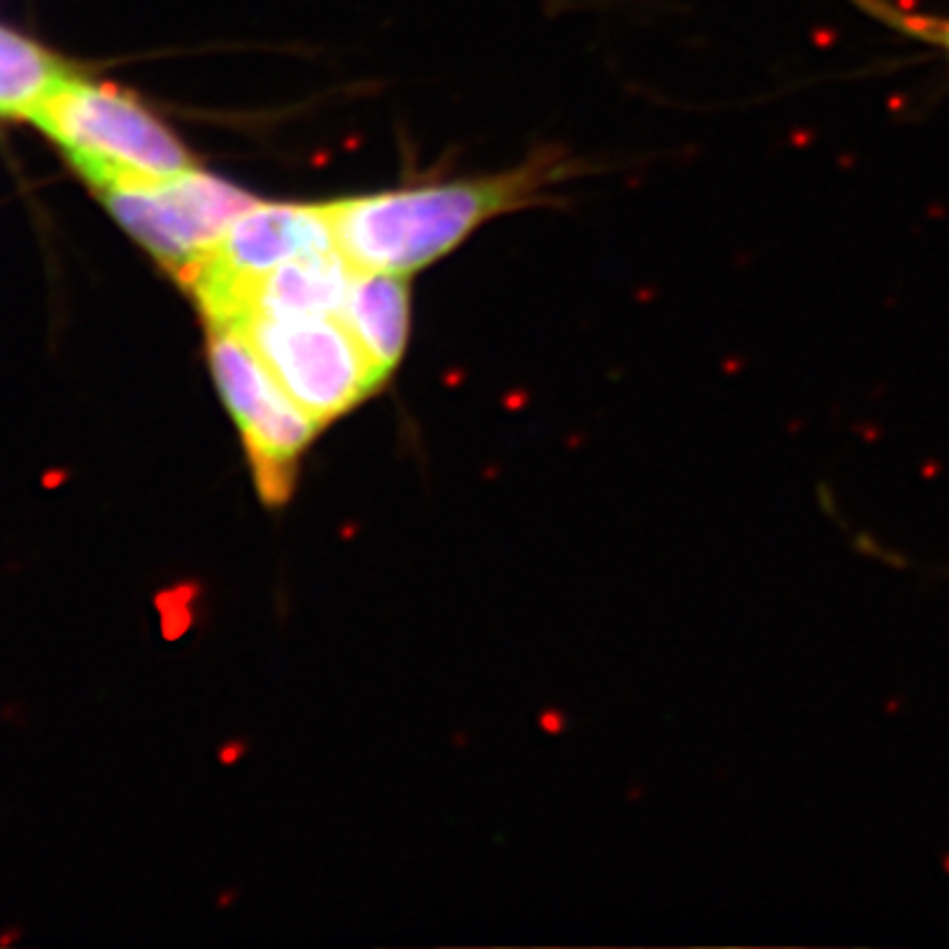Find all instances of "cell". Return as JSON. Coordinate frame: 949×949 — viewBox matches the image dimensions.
<instances>
[{
	"label": "cell",
	"instance_id": "2",
	"mask_svg": "<svg viewBox=\"0 0 949 949\" xmlns=\"http://www.w3.org/2000/svg\"><path fill=\"white\" fill-rule=\"evenodd\" d=\"M32 121L98 190L193 169L174 132L111 84L69 74L40 103Z\"/></svg>",
	"mask_w": 949,
	"mask_h": 949
},
{
	"label": "cell",
	"instance_id": "3",
	"mask_svg": "<svg viewBox=\"0 0 949 949\" xmlns=\"http://www.w3.org/2000/svg\"><path fill=\"white\" fill-rule=\"evenodd\" d=\"M209 327V367L216 391L240 428L261 499L279 506L288 501L298 459L319 425L285 393L238 327Z\"/></svg>",
	"mask_w": 949,
	"mask_h": 949
},
{
	"label": "cell",
	"instance_id": "5",
	"mask_svg": "<svg viewBox=\"0 0 949 949\" xmlns=\"http://www.w3.org/2000/svg\"><path fill=\"white\" fill-rule=\"evenodd\" d=\"M235 327L319 428L343 417L382 385L338 316L245 314Z\"/></svg>",
	"mask_w": 949,
	"mask_h": 949
},
{
	"label": "cell",
	"instance_id": "8",
	"mask_svg": "<svg viewBox=\"0 0 949 949\" xmlns=\"http://www.w3.org/2000/svg\"><path fill=\"white\" fill-rule=\"evenodd\" d=\"M409 274L356 270L340 322L348 327L374 374L385 382L406 351L411 325Z\"/></svg>",
	"mask_w": 949,
	"mask_h": 949
},
{
	"label": "cell",
	"instance_id": "7",
	"mask_svg": "<svg viewBox=\"0 0 949 949\" xmlns=\"http://www.w3.org/2000/svg\"><path fill=\"white\" fill-rule=\"evenodd\" d=\"M354 274L356 267L345 259V253L338 245L325 251L301 253L296 259L282 261L259 282H253V288L248 290L245 314L340 319Z\"/></svg>",
	"mask_w": 949,
	"mask_h": 949
},
{
	"label": "cell",
	"instance_id": "9",
	"mask_svg": "<svg viewBox=\"0 0 949 949\" xmlns=\"http://www.w3.org/2000/svg\"><path fill=\"white\" fill-rule=\"evenodd\" d=\"M72 74L58 58L0 27V116L21 119L40 109V103Z\"/></svg>",
	"mask_w": 949,
	"mask_h": 949
},
{
	"label": "cell",
	"instance_id": "10",
	"mask_svg": "<svg viewBox=\"0 0 949 949\" xmlns=\"http://www.w3.org/2000/svg\"><path fill=\"white\" fill-rule=\"evenodd\" d=\"M926 38L928 40H933V43H939V45H944L949 50V27H939V29H926Z\"/></svg>",
	"mask_w": 949,
	"mask_h": 949
},
{
	"label": "cell",
	"instance_id": "1",
	"mask_svg": "<svg viewBox=\"0 0 949 949\" xmlns=\"http://www.w3.org/2000/svg\"><path fill=\"white\" fill-rule=\"evenodd\" d=\"M567 167L540 153L494 177L330 201L335 245L356 270L411 274L451 253L488 219L535 201Z\"/></svg>",
	"mask_w": 949,
	"mask_h": 949
},
{
	"label": "cell",
	"instance_id": "4",
	"mask_svg": "<svg viewBox=\"0 0 949 949\" xmlns=\"http://www.w3.org/2000/svg\"><path fill=\"white\" fill-rule=\"evenodd\" d=\"M101 193L121 227L185 285L227 227L256 204L243 187L196 167L174 177L101 187Z\"/></svg>",
	"mask_w": 949,
	"mask_h": 949
},
{
	"label": "cell",
	"instance_id": "6",
	"mask_svg": "<svg viewBox=\"0 0 949 949\" xmlns=\"http://www.w3.org/2000/svg\"><path fill=\"white\" fill-rule=\"evenodd\" d=\"M335 248L330 204H256L235 219L187 279L209 325L245 314L248 290L282 261Z\"/></svg>",
	"mask_w": 949,
	"mask_h": 949
}]
</instances>
